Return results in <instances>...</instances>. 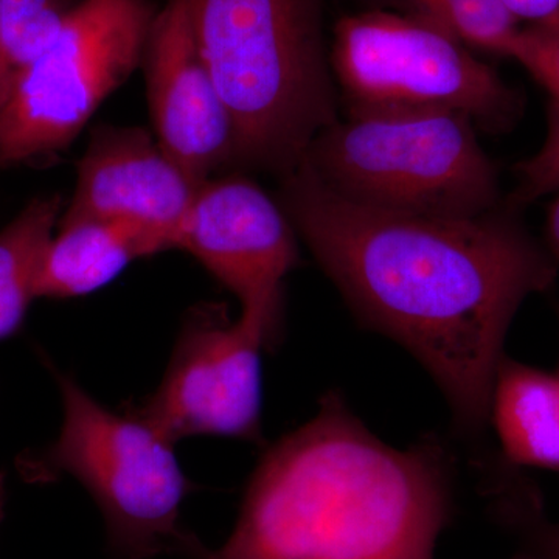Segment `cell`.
<instances>
[{"instance_id":"6da1fadb","label":"cell","mask_w":559,"mask_h":559,"mask_svg":"<svg viewBox=\"0 0 559 559\" xmlns=\"http://www.w3.org/2000/svg\"><path fill=\"white\" fill-rule=\"evenodd\" d=\"M278 204L360 318L428 369L462 428L479 429L514 316L557 278L550 250L496 209L440 218L356 204L305 162L283 176Z\"/></svg>"},{"instance_id":"7a4b0ae2","label":"cell","mask_w":559,"mask_h":559,"mask_svg":"<svg viewBox=\"0 0 559 559\" xmlns=\"http://www.w3.org/2000/svg\"><path fill=\"white\" fill-rule=\"evenodd\" d=\"M447 468L437 444L395 450L326 393L264 452L226 543L194 559H433Z\"/></svg>"},{"instance_id":"3957f363","label":"cell","mask_w":559,"mask_h":559,"mask_svg":"<svg viewBox=\"0 0 559 559\" xmlns=\"http://www.w3.org/2000/svg\"><path fill=\"white\" fill-rule=\"evenodd\" d=\"M234 121L235 160L286 176L336 123L320 0H180Z\"/></svg>"},{"instance_id":"277c9868","label":"cell","mask_w":559,"mask_h":559,"mask_svg":"<svg viewBox=\"0 0 559 559\" xmlns=\"http://www.w3.org/2000/svg\"><path fill=\"white\" fill-rule=\"evenodd\" d=\"M50 367L60 389L62 425L46 450L22 455L17 469L32 484L61 476L83 485L103 514L110 555L197 558L204 544L180 522L183 500L197 491L175 444L130 412L110 411L72 374Z\"/></svg>"},{"instance_id":"5b68a950","label":"cell","mask_w":559,"mask_h":559,"mask_svg":"<svg viewBox=\"0 0 559 559\" xmlns=\"http://www.w3.org/2000/svg\"><path fill=\"white\" fill-rule=\"evenodd\" d=\"M473 120L455 112L348 117L312 140L305 164L367 207L474 218L496 209L498 175Z\"/></svg>"},{"instance_id":"8992f818","label":"cell","mask_w":559,"mask_h":559,"mask_svg":"<svg viewBox=\"0 0 559 559\" xmlns=\"http://www.w3.org/2000/svg\"><path fill=\"white\" fill-rule=\"evenodd\" d=\"M348 117L455 112L509 131L522 97L468 46L409 13L367 11L337 24L331 55Z\"/></svg>"},{"instance_id":"52a82bcc","label":"cell","mask_w":559,"mask_h":559,"mask_svg":"<svg viewBox=\"0 0 559 559\" xmlns=\"http://www.w3.org/2000/svg\"><path fill=\"white\" fill-rule=\"evenodd\" d=\"M156 13L148 0H81L0 109V168L68 148L142 66Z\"/></svg>"},{"instance_id":"ba28073f","label":"cell","mask_w":559,"mask_h":559,"mask_svg":"<svg viewBox=\"0 0 559 559\" xmlns=\"http://www.w3.org/2000/svg\"><path fill=\"white\" fill-rule=\"evenodd\" d=\"M270 334L226 307L201 304L187 312L159 388L128 412L176 444L190 437L261 441V353Z\"/></svg>"},{"instance_id":"9c48e42d","label":"cell","mask_w":559,"mask_h":559,"mask_svg":"<svg viewBox=\"0 0 559 559\" xmlns=\"http://www.w3.org/2000/svg\"><path fill=\"white\" fill-rule=\"evenodd\" d=\"M176 249L191 253L238 297L241 316L278 340L283 280L296 266V230L285 210L245 178L202 183L180 226Z\"/></svg>"},{"instance_id":"30bf717a","label":"cell","mask_w":559,"mask_h":559,"mask_svg":"<svg viewBox=\"0 0 559 559\" xmlns=\"http://www.w3.org/2000/svg\"><path fill=\"white\" fill-rule=\"evenodd\" d=\"M156 140L197 182L235 160L234 121L180 0L157 11L143 51Z\"/></svg>"},{"instance_id":"8fae6325","label":"cell","mask_w":559,"mask_h":559,"mask_svg":"<svg viewBox=\"0 0 559 559\" xmlns=\"http://www.w3.org/2000/svg\"><path fill=\"white\" fill-rule=\"evenodd\" d=\"M202 183L187 175L142 128L92 132L62 215L134 224L176 249L180 226Z\"/></svg>"},{"instance_id":"7c38bea8","label":"cell","mask_w":559,"mask_h":559,"mask_svg":"<svg viewBox=\"0 0 559 559\" xmlns=\"http://www.w3.org/2000/svg\"><path fill=\"white\" fill-rule=\"evenodd\" d=\"M150 231L130 223L61 215L40 266L38 299L68 300L105 288L132 261L164 252Z\"/></svg>"},{"instance_id":"4fadbf2b","label":"cell","mask_w":559,"mask_h":559,"mask_svg":"<svg viewBox=\"0 0 559 559\" xmlns=\"http://www.w3.org/2000/svg\"><path fill=\"white\" fill-rule=\"evenodd\" d=\"M488 415L510 462L559 473L558 377L503 356Z\"/></svg>"},{"instance_id":"5bb4252c","label":"cell","mask_w":559,"mask_h":559,"mask_svg":"<svg viewBox=\"0 0 559 559\" xmlns=\"http://www.w3.org/2000/svg\"><path fill=\"white\" fill-rule=\"evenodd\" d=\"M64 209L60 194L33 198L0 230V342L20 333L38 299L40 266Z\"/></svg>"},{"instance_id":"9a60e30c","label":"cell","mask_w":559,"mask_h":559,"mask_svg":"<svg viewBox=\"0 0 559 559\" xmlns=\"http://www.w3.org/2000/svg\"><path fill=\"white\" fill-rule=\"evenodd\" d=\"M81 0H0V109Z\"/></svg>"},{"instance_id":"2e32d148","label":"cell","mask_w":559,"mask_h":559,"mask_svg":"<svg viewBox=\"0 0 559 559\" xmlns=\"http://www.w3.org/2000/svg\"><path fill=\"white\" fill-rule=\"evenodd\" d=\"M404 13L439 25L468 47L511 58L520 21L502 0H396Z\"/></svg>"},{"instance_id":"e0dca14e","label":"cell","mask_w":559,"mask_h":559,"mask_svg":"<svg viewBox=\"0 0 559 559\" xmlns=\"http://www.w3.org/2000/svg\"><path fill=\"white\" fill-rule=\"evenodd\" d=\"M511 58L549 91L559 110V17L521 27Z\"/></svg>"},{"instance_id":"ac0fdd59","label":"cell","mask_w":559,"mask_h":559,"mask_svg":"<svg viewBox=\"0 0 559 559\" xmlns=\"http://www.w3.org/2000/svg\"><path fill=\"white\" fill-rule=\"evenodd\" d=\"M518 21L539 24L559 17V0H502Z\"/></svg>"},{"instance_id":"d6986e66","label":"cell","mask_w":559,"mask_h":559,"mask_svg":"<svg viewBox=\"0 0 559 559\" xmlns=\"http://www.w3.org/2000/svg\"><path fill=\"white\" fill-rule=\"evenodd\" d=\"M547 237H549L550 253L559 259V198L551 205L549 219H547Z\"/></svg>"},{"instance_id":"ffe728a7","label":"cell","mask_w":559,"mask_h":559,"mask_svg":"<svg viewBox=\"0 0 559 559\" xmlns=\"http://www.w3.org/2000/svg\"><path fill=\"white\" fill-rule=\"evenodd\" d=\"M543 544L550 559H559V525L543 533Z\"/></svg>"},{"instance_id":"44dd1931","label":"cell","mask_w":559,"mask_h":559,"mask_svg":"<svg viewBox=\"0 0 559 559\" xmlns=\"http://www.w3.org/2000/svg\"><path fill=\"white\" fill-rule=\"evenodd\" d=\"M7 502V479L5 474L0 471V522L3 520V513H5Z\"/></svg>"},{"instance_id":"7402d4cb","label":"cell","mask_w":559,"mask_h":559,"mask_svg":"<svg viewBox=\"0 0 559 559\" xmlns=\"http://www.w3.org/2000/svg\"><path fill=\"white\" fill-rule=\"evenodd\" d=\"M558 378H559V374H558Z\"/></svg>"}]
</instances>
